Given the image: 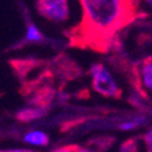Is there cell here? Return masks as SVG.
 I'll return each instance as SVG.
<instances>
[{
	"mask_svg": "<svg viewBox=\"0 0 152 152\" xmlns=\"http://www.w3.org/2000/svg\"><path fill=\"white\" fill-rule=\"evenodd\" d=\"M84 10V25L92 36H107L124 25L132 10L127 1L118 0H85L81 1Z\"/></svg>",
	"mask_w": 152,
	"mask_h": 152,
	"instance_id": "1",
	"label": "cell"
},
{
	"mask_svg": "<svg viewBox=\"0 0 152 152\" xmlns=\"http://www.w3.org/2000/svg\"><path fill=\"white\" fill-rule=\"evenodd\" d=\"M92 86L99 95L104 97H119V88L113 74L103 64H95L91 69Z\"/></svg>",
	"mask_w": 152,
	"mask_h": 152,
	"instance_id": "2",
	"label": "cell"
},
{
	"mask_svg": "<svg viewBox=\"0 0 152 152\" xmlns=\"http://www.w3.org/2000/svg\"><path fill=\"white\" fill-rule=\"evenodd\" d=\"M39 12L51 22H64L69 19L70 8L66 0H41L36 3Z\"/></svg>",
	"mask_w": 152,
	"mask_h": 152,
	"instance_id": "3",
	"label": "cell"
},
{
	"mask_svg": "<svg viewBox=\"0 0 152 152\" xmlns=\"http://www.w3.org/2000/svg\"><path fill=\"white\" fill-rule=\"evenodd\" d=\"M138 78H140V84L142 88L152 95V58L145 59L140 64Z\"/></svg>",
	"mask_w": 152,
	"mask_h": 152,
	"instance_id": "4",
	"label": "cell"
},
{
	"mask_svg": "<svg viewBox=\"0 0 152 152\" xmlns=\"http://www.w3.org/2000/svg\"><path fill=\"white\" fill-rule=\"evenodd\" d=\"M23 141L34 147H45L50 142V137L41 130H30L23 136Z\"/></svg>",
	"mask_w": 152,
	"mask_h": 152,
	"instance_id": "5",
	"label": "cell"
},
{
	"mask_svg": "<svg viewBox=\"0 0 152 152\" xmlns=\"http://www.w3.org/2000/svg\"><path fill=\"white\" fill-rule=\"evenodd\" d=\"M42 115V111L39 108H26V110L18 113V119L23 121V122H29V121L39 119Z\"/></svg>",
	"mask_w": 152,
	"mask_h": 152,
	"instance_id": "6",
	"label": "cell"
},
{
	"mask_svg": "<svg viewBox=\"0 0 152 152\" xmlns=\"http://www.w3.org/2000/svg\"><path fill=\"white\" fill-rule=\"evenodd\" d=\"M42 40V34L41 32L39 30V28L33 23L28 26V30H26V41L29 42H37Z\"/></svg>",
	"mask_w": 152,
	"mask_h": 152,
	"instance_id": "7",
	"label": "cell"
},
{
	"mask_svg": "<svg viewBox=\"0 0 152 152\" xmlns=\"http://www.w3.org/2000/svg\"><path fill=\"white\" fill-rule=\"evenodd\" d=\"M144 122V119H136V121H127V122H124V124H121L119 127L122 129V130H133V129H136L137 126H140V125Z\"/></svg>",
	"mask_w": 152,
	"mask_h": 152,
	"instance_id": "8",
	"label": "cell"
},
{
	"mask_svg": "<svg viewBox=\"0 0 152 152\" xmlns=\"http://www.w3.org/2000/svg\"><path fill=\"white\" fill-rule=\"evenodd\" d=\"M142 142H144L145 151L152 152V129L145 132V134L142 136Z\"/></svg>",
	"mask_w": 152,
	"mask_h": 152,
	"instance_id": "9",
	"label": "cell"
},
{
	"mask_svg": "<svg viewBox=\"0 0 152 152\" xmlns=\"http://www.w3.org/2000/svg\"><path fill=\"white\" fill-rule=\"evenodd\" d=\"M53 152H77V148H74V147H62V148L55 149Z\"/></svg>",
	"mask_w": 152,
	"mask_h": 152,
	"instance_id": "10",
	"label": "cell"
},
{
	"mask_svg": "<svg viewBox=\"0 0 152 152\" xmlns=\"http://www.w3.org/2000/svg\"><path fill=\"white\" fill-rule=\"evenodd\" d=\"M3 152H32L28 149H10V151H3Z\"/></svg>",
	"mask_w": 152,
	"mask_h": 152,
	"instance_id": "11",
	"label": "cell"
},
{
	"mask_svg": "<svg viewBox=\"0 0 152 152\" xmlns=\"http://www.w3.org/2000/svg\"><path fill=\"white\" fill-rule=\"evenodd\" d=\"M77 152H93L91 149H86V148H77Z\"/></svg>",
	"mask_w": 152,
	"mask_h": 152,
	"instance_id": "12",
	"label": "cell"
}]
</instances>
